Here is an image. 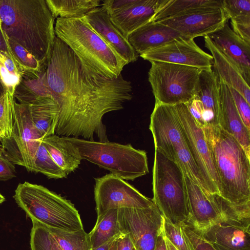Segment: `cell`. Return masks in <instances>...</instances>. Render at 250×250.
<instances>
[{
  "label": "cell",
  "mask_w": 250,
  "mask_h": 250,
  "mask_svg": "<svg viewBox=\"0 0 250 250\" xmlns=\"http://www.w3.org/2000/svg\"><path fill=\"white\" fill-rule=\"evenodd\" d=\"M117 250H132L134 247L128 234L122 233L116 240Z\"/></svg>",
  "instance_id": "cell-42"
},
{
  "label": "cell",
  "mask_w": 250,
  "mask_h": 250,
  "mask_svg": "<svg viewBox=\"0 0 250 250\" xmlns=\"http://www.w3.org/2000/svg\"><path fill=\"white\" fill-rule=\"evenodd\" d=\"M27 105L33 123L43 138L55 134L59 113L55 102L50 98H42Z\"/></svg>",
  "instance_id": "cell-26"
},
{
  "label": "cell",
  "mask_w": 250,
  "mask_h": 250,
  "mask_svg": "<svg viewBox=\"0 0 250 250\" xmlns=\"http://www.w3.org/2000/svg\"><path fill=\"white\" fill-rule=\"evenodd\" d=\"M208 36L220 51L238 67L249 85L250 43L237 35L227 23Z\"/></svg>",
  "instance_id": "cell-19"
},
{
  "label": "cell",
  "mask_w": 250,
  "mask_h": 250,
  "mask_svg": "<svg viewBox=\"0 0 250 250\" xmlns=\"http://www.w3.org/2000/svg\"><path fill=\"white\" fill-rule=\"evenodd\" d=\"M203 129L220 181L219 194L236 206L250 204V158L219 125Z\"/></svg>",
  "instance_id": "cell-3"
},
{
  "label": "cell",
  "mask_w": 250,
  "mask_h": 250,
  "mask_svg": "<svg viewBox=\"0 0 250 250\" xmlns=\"http://www.w3.org/2000/svg\"><path fill=\"white\" fill-rule=\"evenodd\" d=\"M229 19L222 8H207L160 21L184 37H205L221 28Z\"/></svg>",
  "instance_id": "cell-16"
},
{
  "label": "cell",
  "mask_w": 250,
  "mask_h": 250,
  "mask_svg": "<svg viewBox=\"0 0 250 250\" xmlns=\"http://www.w3.org/2000/svg\"><path fill=\"white\" fill-rule=\"evenodd\" d=\"M149 129L157 150L181 168L184 174L209 193L208 186L190 153L171 105L155 104Z\"/></svg>",
  "instance_id": "cell-7"
},
{
  "label": "cell",
  "mask_w": 250,
  "mask_h": 250,
  "mask_svg": "<svg viewBox=\"0 0 250 250\" xmlns=\"http://www.w3.org/2000/svg\"><path fill=\"white\" fill-rule=\"evenodd\" d=\"M54 30L83 63L107 78H118L127 64L83 18H57Z\"/></svg>",
  "instance_id": "cell-4"
},
{
  "label": "cell",
  "mask_w": 250,
  "mask_h": 250,
  "mask_svg": "<svg viewBox=\"0 0 250 250\" xmlns=\"http://www.w3.org/2000/svg\"><path fill=\"white\" fill-rule=\"evenodd\" d=\"M16 168L13 163L2 153L0 154V181H7L16 176Z\"/></svg>",
  "instance_id": "cell-41"
},
{
  "label": "cell",
  "mask_w": 250,
  "mask_h": 250,
  "mask_svg": "<svg viewBox=\"0 0 250 250\" xmlns=\"http://www.w3.org/2000/svg\"><path fill=\"white\" fill-rule=\"evenodd\" d=\"M6 52L14 57L9 44V39L4 30L0 27V52Z\"/></svg>",
  "instance_id": "cell-43"
},
{
  "label": "cell",
  "mask_w": 250,
  "mask_h": 250,
  "mask_svg": "<svg viewBox=\"0 0 250 250\" xmlns=\"http://www.w3.org/2000/svg\"><path fill=\"white\" fill-rule=\"evenodd\" d=\"M184 229L191 241L194 250H216L213 246L197 232L190 226L183 224Z\"/></svg>",
  "instance_id": "cell-40"
},
{
  "label": "cell",
  "mask_w": 250,
  "mask_h": 250,
  "mask_svg": "<svg viewBox=\"0 0 250 250\" xmlns=\"http://www.w3.org/2000/svg\"><path fill=\"white\" fill-rule=\"evenodd\" d=\"M13 197L33 224L68 231L84 229L74 204L42 186L20 184Z\"/></svg>",
  "instance_id": "cell-5"
},
{
  "label": "cell",
  "mask_w": 250,
  "mask_h": 250,
  "mask_svg": "<svg viewBox=\"0 0 250 250\" xmlns=\"http://www.w3.org/2000/svg\"><path fill=\"white\" fill-rule=\"evenodd\" d=\"M2 28L45 68L56 37L55 18L45 0H0Z\"/></svg>",
  "instance_id": "cell-2"
},
{
  "label": "cell",
  "mask_w": 250,
  "mask_h": 250,
  "mask_svg": "<svg viewBox=\"0 0 250 250\" xmlns=\"http://www.w3.org/2000/svg\"><path fill=\"white\" fill-rule=\"evenodd\" d=\"M191 227L216 250H250V227L221 222L202 228Z\"/></svg>",
  "instance_id": "cell-18"
},
{
  "label": "cell",
  "mask_w": 250,
  "mask_h": 250,
  "mask_svg": "<svg viewBox=\"0 0 250 250\" xmlns=\"http://www.w3.org/2000/svg\"><path fill=\"white\" fill-rule=\"evenodd\" d=\"M219 80V125L233 136L250 158V130L242 121L228 85Z\"/></svg>",
  "instance_id": "cell-20"
},
{
  "label": "cell",
  "mask_w": 250,
  "mask_h": 250,
  "mask_svg": "<svg viewBox=\"0 0 250 250\" xmlns=\"http://www.w3.org/2000/svg\"><path fill=\"white\" fill-rule=\"evenodd\" d=\"M64 138L78 148L82 159L124 180L133 181L149 173L146 152L135 149L130 144Z\"/></svg>",
  "instance_id": "cell-6"
},
{
  "label": "cell",
  "mask_w": 250,
  "mask_h": 250,
  "mask_svg": "<svg viewBox=\"0 0 250 250\" xmlns=\"http://www.w3.org/2000/svg\"><path fill=\"white\" fill-rule=\"evenodd\" d=\"M207 8H222V0H165L153 21H160Z\"/></svg>",
  "instance_id": "cell-27"
},
{
  "label": "cell",
  "mask_w": 250,
  "mask_h": 250,
  "mask_svg": "<svg viewBox=\"0 0 250 250\" xmlns=\"http://www.w3.org/2000/svg\"><path fill=\"white\" fill-rule=\"evenodd\" d=\"M121 233L128 234L135 250H154L163 230L164 218L155 205L146 208H118Z\"/></svg>",
  "instance_id": "cell-12"
},
{
  "label": "cell",
  "mask_w": 250,
  "mask_h": 250,
  "mask_svg": "<svg viewBox=\"0 0 250 250\" xmlns=\"http://www.w3.org/2000/svg\"><path fill=\"white\" fill-rule=\"evenodd\" d=\"M118 237H115L104 243V244L93 249H91L90 250H109L113 242Z\"/></svg>",
  "instance_id": "cell-45"
},
{
  "label": "cell",
  "mask_w": 250,
  "mask_h": 250,
  "mask_svg": "<svg viewBox=\"0 0 250 250\" xmlns=\"http://www.w3.org/2000/svg\"><path fill=\"white\" fill-rule=\"evenodd\" d=\"M43 138L33 123L28 105L15 101L11 136L0 141L2 154L13 164L32 171L33 159Z\"/></svg>",
  "instance_id": "cell-10"
},
{
  "label": "cell",
  "mask_w": 250,
  "mask_h": 250,
  "mask_svg": "<svg viewBox=\"0 0 250 250\" xmlns=\"http://www.w3.org/2000/svg\"><path fill=\"white\" fill-rule=\"evenodd\" d=\"M15 99L14 96L5 91L0 97V126L3 138H9L11 134L14 123Z\"/></svg>",
  "instance_id": "cell-36"
},
{
  "label": "cell",
  "mask_w": 250,
  "mask_h": 250,
  "mask_svg": "<svg viewBox=\"0 0 250 250\" xmlns=\"http://www.w3.org/2000/svg\"><path fill=\"white\" fill-rule=\"evenodd\" d=\"M5 89L0 81V97L5 93Z\"/></svg>",
  "instance_id": "cell-47"
},
{
  "label": "cell",
  "mask_w": 250,
  "mask_h": 250,
  "mask_svg": "<svg viewBox=\"0 0 250 250\" xmlns=\"http://www.w3.org/2000/svg\"><path fill=\"white\" fill-rule=\"evenodd\" d=\"M4 138V135L2 130L0 126V141Z\"/></svg>",
  "instance_id": "cell-49"
},
{
  "label": "cell",
  "mask_w": 250,
  "mask_h": 250,
  "mask_svg": "<svg viewBox=\"0 0 250 250\" xmlns=\"http://www.w3.org/2000/svg\"><path fill=\"white\" fill-rule=\"evenodd\" d=\"M5 198L3 195L0 193V204L2 203L5 201Z\"/></svg>",
  "instance_id": "cell-50"
},
{
  "label": "cell",
  "mask_w": 250,
  "mask_h": 250,
  "mask_svg": "<svg viewBox=\"0 0 250 250\" xmlns=\"http://www.w3.org/2000/svg\"><path fill=\"white\" fill-rule=\"evenodd\" d=\"M151 62H162L202 69L212 67V56L204 51L193 39L181 37L140 56Z\"/></svg>",
  "instance_id": "cell-15"
},
{
  "label": "cell",
  "mask_w": 250,
  "mask_h": 250,
  "mask_svg": "<svg viewBox=\"0 0 250 250\" xmlns=\"http://www.w3.org/2000/svg\"><path fill=\"white\" fill-rule=\"evenodd\" d=\"M42 143L53 161L67 175L81 164L82 159L78 148L64 137L50 135L43 138Z\"/></svg>",
  "instance_id": "cell-25"
},
{
  "label": "cell",
  "mask_w": 250,
  "mask_h": 250,
  "mask_svg": "<svg viewBox=\"0 0 250 250\" xmlns=\"http://www.w3.org/2000/svg\"><path fill=\"white\" fill-rule=\"evenodd\" d=\"M229 88L242 121L250 130V104L238 91L231 87Z\"/></svg>",
  "instance_id": "cell-38"
},
{
  "label": "cell",
  "mask_w": 250,
  "mask_h": 250,
  "mask_svg": "<svg viewBox=\"0 0 250 250\" xmlns=\"http://www.w3.org/2000/svg\"><path fill=\"white\" fill-rule=\"evenodd\" d=\"M43 78L58 106L55 134L60 136L108 141L103 117L132 98L130 81L96 73L56 36Z\"/></svg>",
  "instance_id": "cell-1"
},
{
  "label": "cell",
  "mask_w": 250,
  "mask_h": 250,
  "mask_svg": "<svg viewBox=\"0 0 250 250\" xmlns=\"http://www.w3.org/2000/svg\"><path fill=\"white\" fill-rule=\"evenodd\" d=\"M152 190L154 204L166 219L186 223L189 211L184 175L178 165L155 150Z\"/></svg>",
  "instance_id": "cell-8"
},
{
  "label": "cell",
  "mask_w": 250,
  "mask_h": 250,
  "mask_svg": "<svg viewBox=\"0 0 250 250\" xmlns=\"http://www.w3.org/2000/svg\"><path fill=\"white\" fill-rule=\"evenodd\" d=\"M222 8L229 19L250 16V0H222Z\"/></svg>",
  "instance_id": "cell-37"
},
{
  "label": "cell",
  "mask_w": 250,
  "mask_h": 250,
  "mask_svg": "<svg viewBox=\"0 0 250 250\" xmlns=\"http://www.w3.org/2000/svg\"><path fill=\"white\" fill-rule=\"evenodd\" d=\"M167 250H177L165 237Z\"/></svg>",
  "instance_id": "cell-46"
},
{
  "label": "cell",
  "mask_w": 250,
  "mask_h": 250,
  "mask_svg": "<svg viewBox=\"0 0 250 250\" xmlns=\"http://www.w3.org/2000/svg\"><path fill=\"white\" fill-rule=\"evenodd\" d=\"M117 238L113 242V243H112V245H111L109 250H117L116 240H117Z\"/></svg>",
  "instance_id": "cell-48"
},
{
  "label": "cell",
  "mask_w": 250,
  "mask_h": 250,
  "mask_svg": "<svg viewBox=\"0 0 250 250\" xmlns=\"http://www.w3.org/2000/svg\"><path fill=\"white\" fill-rule=\"evenodd\" d=\"M32 172L42 173L49 178L67 177V174L53 161L42 142L33 159Z\"/></svg>",
  "instance_id": "cell-32"
},
{
  "label": "cell",
  "mask_w": 250,
  "mask_h": 250,
  "mask_svg": "<svg viewBox=\"0 0 250 250\" xmlns=\"http://www.w3.org/2000/svg\"><path fill=\"white\" fill-rule=\"evenodd\" d=\"M132 250H135V249L134 248Z\"/></svg>",
  "instance_id": "cell-53"
},
{
  "label": "cell",
  "mask_w": 250,
  "mask_h": 250,
  "mask_svg": "<svg viewBox=\"0 0 250 250\" xmlns=\"http://www.w3.org/2000/svg\"><path fill=\"white\" fill-rule=\"evenodd\" d=\"M154 250H167L164 228L157 237Z\"/></svg>",
  "instance_id": "cell-44"
},
{
  "label": "cell",
  "mask_w": 250,
  "mask_h": 250,
  "mask_svg": "<svg viewBox=\"0 0 250 250\" xmlns=\"http://www.w3.org/2000/svg\"><path fill=\"white\" fill-rule=\"evenodd\" d=\"M22 75L23 72L14 57L6 52H0V81L5 91L14 96Z\"/></svg>",
  "instance_id": "cell-31"
},
{
  "label": "cell",
  "mask_w": 250,
  "mask_h": 250,
  "mask_svg": "<svg viewBox=\"0 0 250 250\" xmlns=\"http://www.w3.org/2000/svg\"><path fill=\"white\" fill-rule=\"evenodd\" d=\"M181 37H184L174 29L152 21L133 31L127 40L140 56Z\"/></svg>",
  "instance_id": "cell-23"
},
{
  "label": "cell",
  "mask_w": 250,
  "mask_h": 250,
  "mask_svg": "<svg viewBox=\"0 0 250 250\" xmlns=\"http://www.w3.org/2000/svg\"><path fill=\"white\" fill-rule=\"evenodd\" d=\"M194 97L199 101L202 108L205 125H219V80L212 68L201 71Z\"/></svg>",
  "instance_id": "cell-22"
},
{
  "label": "cell",
  "mask_w": 250,
  "mask_h": 250,
  "mask_svg": "<svg viewBox=\"0 0 250 250\" xmlns=\"http://www.w3.org/2000/svg\"><path fill=\"white\" fill-rule=\"evenodd\" d=\"M31 250H62L44 226L33 224L30 233Z\"/></svg>",
  "instance_id": "cell-35"
},
{
  "label": "cell",
  "mask_w": 250,
  "mask_h": 250,
  "mask_svg": "<svg viewBox=\"0 0 250 250\" xmlns=\"http://www.w3.org/2000/svg\"><path fill=\"white\" fill-rule=\"evenodd\" d=\"M205 46L213 58L212 67L219 80L238 91L250 104V88L238 67L217 47L208 36L204 37Z\"/></svg>",
  "instance_id": "cell-24"
},
{
  "label": "cell",
  "mask_w": 250,
  "mask_h": 250,
  "mask_svg": "<svg viewBox=\"0 0 250 250\" xmlns=\"http://www.w3.org/2000/svg\"><path fill=\"white\" fill-rule=\"evenodd\" d=\"M189 216L186 224L194 228L225 222L203 190L184 174Z\"/></svg>",
  "instance_id": "cell-21"
},
{
  "label": "cell",
  "mask_w": 250,
  "mask_h": 250,
  "mask_svg": "<svg viewBox=\"0 0 250 250\" xmlns=\"http://www.w3.org/2000/svg\"><path fill=\"white\" fill-rule=\"evenodd\" d=\"M1 147H0V154H1Z\"/></svg>",
  "instance_id": "cell-52"
},
{
  "label": "cell",
  "mask_w": 250,
  "mask_h": 250,
  "mask_svg": "<svg viewBox=\"0 0 250 250\" xmlns=\"http://www.w3.org/2000/svg\"><path fill=\"white\" fill-rule=\"evenodd\" d=\"M164 232L165 237L177 250H194L183 224L175 225L164 218Z\"/></svg>",
  "instance_id": "cell-34"
},
{
  "label": "cell",
  "mask_w": 250,
  "mask_h": 250,
  "mask_svg": "<svg viewBox=\"0 0 250 250\" xmlns=\"http://www.w3.org/2000/svg\"><path fill=\"white\" fill-rule=\"evenodd\" d=\"M82 18L127 64L137 60L139 55L113 24L105 6L94 8Z\"/></svg>",
  "instance_id": "cell-17"
},
{
  "label": "cell",
  "mask_w": 250,
  "mask_h": 250,
  "mask_svg": "<svg viewBox=\"0 0 250 250\" xmlns=\"http://www.w3.org/2000/svg\"><path fill=\"white\" fill-rule=\"evenodd\" d=\"M94 199L97 216L112 208H143L154 204L122 178L112 174L95 179Z\"/></svg>",
  "instance_id": "cell-13"
},
{
  "label": "cell",
  "mask_w": 250,
  "mask_h": 250,
  "mask_svg": "<svg viewBox=\"0 0 250 250\" xmlns=\"http://www.w3.org/2000/svg\"><path fill=\"white\" fill-rule=\"evenodd\" d=\"M179 126L209 193H219L220 184L203 127L185 104L172 105Z\"/></svg>",
  "instance_id": "cell-11"
},
{
  "label": "cell",
  "mask_w": 250,
  "mask_h": 250,
  "mask_svg": "<svg viewBox=\"0 0 250 250\" xmlns=\"http://www.w3.org/2000/svg\"><path fill=\"white\" fill-rule=\"evenodd\" d=\"M0 27H2V21L0 17Z\"/></svg>",
  "instance_id": "cell-51"
},
{
  "label": "cell",
  "mask_w": 250,
  "mask_h": 250,
  "mask_svg": "<svg viewBox=\"0 0 250 250\" xmlns=\"http://www.w3.org/2000/svg\"><path fill=\"white\" fill-rule=\"evenodd\" d=\"M233 31L241 39L250 43V16L230 19Z\"/></svg>",
  "instance_id": "cell-39"
},
{
  "label": "cell",
  "mask_w": 250,
  "mask_h": 250,
  "mask_svg": "<svg viewBox=\"0 0 250 250\" xmlns=\"http://www.w3.org/2000/svg\"><path fill=\"white\" fill-rule=\"evenodd\" d=\"M46 3L55 18L80 19L100 6L99 0H46Z\"/></svg>",
  "instance_id": "cell-29"
},
{
  "label": "cell",
  "mask_w": 250,
  "mask_h": 250,
  "mask_svg": "<svg viewBox=\"0 0 250 250\" xmlns=\"http://www.w3.org/2000/svg\"><path fill=\"white\" fill-rule=\"evenodd\" d=\"M148 81L155 103L187 104L194 96L202 69L162 62H151Z\"/></svg>",
  "instance_id": "cell-9"
},
{
  "label": "cell",
  "mask_w": 250,
  "mask_h": 250,
  "mask_svg": "<svg viewBox=\"0 0 250 250\" xmlns=\"http://www.w3.org/2000/svg\"><path fill=\"white\" fill-rule=\"evenodd\" d=\"M45 228L62 250H91L88 234L84 229L68 231L58 229Z\"/></svg>",
  "instance_id": "cell-30"
},
{
  "label": "cell",
  "mask_w": 250,
  "mask_h": 250,
  "mask_svg": "<svg viewBox=\"0 0 250 250\" xmlns=\"http://www.w3.org/2000/svg\"><path fill=\"white\" fill-rule=\"evenodd\" d=\"M121 234L118 221V208L109 209L99 216L88 233L91 249L96 248Z\"/></svg>",
  "instance_id": "cell-28"
},
{
  "label": "cell",
  "mask_w": 250,
  "mask_h": 250,
  "mask_svg": "<svg viewBox=\"0 0 250 250\" xmlns=\"http://www.w3.org/2000/svg\"><path fill=\"white\" fill-rule=\"evenodd\" d=\"M165 0H105L106 8L115 26L124 37L151 22Z\"/></svg>",
  "instance_id": "cell-14"
},
{
  "label": "cell",
  "mask_w": 250,
  "mask_h": 250,
  "mask_svg": "<svg viewBox=\"0 0 250 250\" xmlns=\"http://www.w3.org/2000/svg\"><path fill=\"white\" fill-rule=\"evenodd\" d=\"M9 42L14 57L23 72L22 76H37L45 69L26 49L9 39Z\"/></svg>",
  "instance_id": "cell-33"
}]
</instances>
